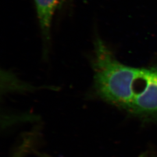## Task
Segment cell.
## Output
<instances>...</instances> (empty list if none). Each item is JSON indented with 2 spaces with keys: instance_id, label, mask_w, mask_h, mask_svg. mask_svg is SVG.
Masks as SVG:
<instances>
[{
  "instance_id": "cell-4",
  "label": "cell",
  "mask_w": 157,
  "mask_h": 157,
  "mask_svg": "<svg viewBox=\"0 0 157 157\" xmlns=\"http://www.w3.org/2000/svg\"><path fill=\"white\" fill-rule=\"evenodd\" d=\"M67 0H62V2H65Z\"/></svg>"
},
{
  "instance_id": "cell-1",
  "label": "cell",
  "mask_w": 157,
  "mask_h": 157,
  "mask_svg": "<svg viewBox=\"0 0 157 157\" xmlns=\"http://www.w3.org/2000/svg\"><path fill=\"white\" fill-rule=\"evenodd\" d=\"M93 66L99 97L144 122L157 121V67L119 62L99 38L94 43Z\"/></svg>"
},
{
  "instance_id": "cell-3",
  "label": "cell",
  "mask_w": 157,
  "mask_h": 157,
  "mask_svg": "<svg viewBox=\"0 0 157 157\" xmlns=\"http://www.w3.org/2000/svg\"><path fill=\"white\" fill-rule=\"evenodd\" d=\"M37 154L39 155V157H52L48 155V154H43V153H40V152H37ZM139 157H147V154L146 153H143L142 154H141L140 155Z\"/></svg>"
},
{
  "instance_id": "cell-2",
  "label": "cell",
  "mask_w": 157,
  "mask_h": 157,
  "mask_svg": "<svg viewBox=\"0 0 157 157\" xmlns=\"http://www.w3.org/2000/svg\"><path fill=\"white\" fill-rule=\"evenodd\" d=\"M40 28L44 38L50 39L51 25L58 0H34Z\"/></svg>"
}]
</instances>
